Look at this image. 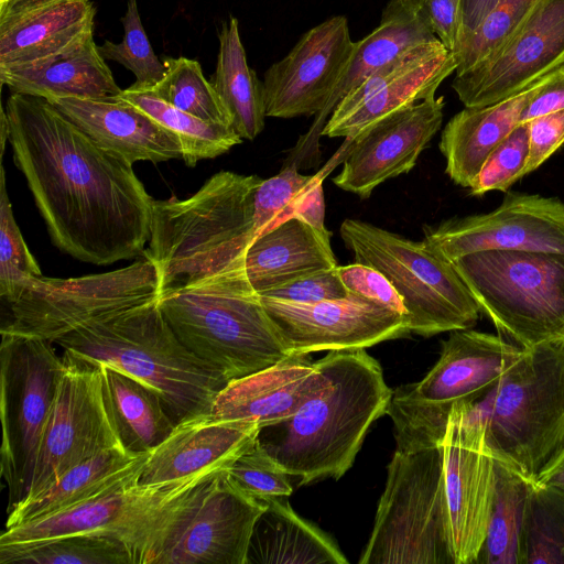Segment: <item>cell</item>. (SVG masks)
<instances>
[{
	"mask_svg": "<svg viewBox=\"0 0 564 564\" xmlns=\"http://www.w3.org/2000/svg\"><path fill=\"white\" fill-rule=\"evenodd\" d=\"M4 117L13 162L53 245L96 265L142 256L154 199L132 164L98 145L45 98L12 93Z\"/></svg>",
	"mask_w": 564,
	"mask_h": 564,
	"instance_id": "obj_1",
	"label": "cell"
},
{
	"mask_svg": "<svg viewBox=\"0 0 564 564\" xmlns=\"http://www.w3.org/2000/svg\"><path fill=\"white\" fill-rule=\"evenodd\" d=\"M327 384L290 417L261 427L257 442L299 485L339 479L370 425L387 414L392 391L365 348L329 350L317 360Z\"/></svg>",
	"mask_w": 564,
	"mask_h": 564,
	"instance_id": "obj_2",
	"label": "cell"
},
{
	"mask_svg": "<svg viewBox=\"0 0 564 564\" xmlns=\"http://www.w3.org/2000/svg\"><path fill=\"white\" fill-rule=\"evenodd\" d=\"M54 343L155 390L175 424L210 413L228 383L181 343L159 297L91 321Z\"/></svg>",
	"mask_w": 564,
	"mask_h": 564,
	"instance_id": "obj_3",
	"label": "cell"
},
{
	"mask_svg": "<svg viewBox=\"0 0 564 564\" xmlns=\"http://www.w3.org/2000/svg\"><path fill=\"white\" fill-rule=\"evenodd\" d=\"M243 259L215 274L166 288L159 296L181 343L228 382L292 355L249 282Z\"/></svg>",
	"mask_w": 564,
	"mask_h": 564,
	"instance_id": "obj_4",
	"label": "cell"
},
{
	"mask_svg": "<svg viewBox=\"0 0 564 564\" xmlns=\"http://www.w3.org/2000/svg\"><path fill=\"white\" fill-rule=\"evenodd\" d=\"M263 178L220 171L192 196L153 200L149 248L162 291L215 274L257 237L254 194Z\"/></svg>",
	"mask_w": 564,
	"mask_h": 564,
	"instance_id": "obj_5",
	"label": "cell"
},
{
	"mask_svg": "<svg viewBox=\"0 0 564 564\" xmlns=\"http://www.w3.org/2000/svg\"><path fill=\"white\" fill-rule=\"evenodd\" d=\"M469 408L495 458L533 480L564 446V338L522 349Z\"/></svg>",
	"mask_w": 564,
	"mask_h": 564,
	"instance_id": "obj_6",
	"label": "cell"
},
{
	"mask_svg": "<svg viewBox=\"0 0 564 564\" xmlns=\"http://www.w3.org/2000/svg\"><path fill=\"white\" fill-rule=\"evenodd\" d=\"M452 263L507 341L527 349L564 338V253L486 250Z\"/></svg>",
	"mask_w": 564,
	"mask_h": 564,
	"instance_id": "obj_7",
	"label": "cell"
},
{
	"mask_svg": "<svg viewBox=\"0 0 564 564\" xmlns=\"http://www.w3.org/2000/svg\"><path fill=\"white\" fill-rule=\"evenodd\" d=\"M521 351L500 335L471 328L449 332L431 370L420 381L392 391L387 414L395 449L441 446L453 408L481 399Z\"/></svg>",
	"mask_w": 564,
	"mask_h": 564,
	"instance_id": "obj_8",
	"label": "cell"
},
{
	"mask_svg": "<svg viewBox=\"0 0 564 564\" xmlns=\"http://www.w3.org/2000/svg\"><path fill=\"white\" fill-rule=\"evenodd\" d=\"M220 471H206L169 484L139 481L4 528L0 535V564H10L35 546L75 534L118 538L128 546L134 564H152L159 542L177 509L195 487Z\"/></svg>",
	"mask_w": 564,
	"mask_h": 564,
	"instance_id": "obj_9",
	"label": "cell"
},
{
	"mask_svg": "<svg viewBox=\"0 0 564 564\" xmlns=\"http://www.w3.org/2000/svg\"><path fill=\"white\" fill-rule=\"evenodd\" d=\"M340 237L356 262L379 270L406 308L410 333L431 337L474 327L480 310L453 263L424 242L370 223L347 218Z\"/></svg>",
	"mask_w": 564,
	"mask_h": 564,
	"instance_id": "obj_10",
	"label": "cell"
},
{
	"mask_svg": "<svg viewBox=\"0 0 564 564\" xmlns=\"http://www.w3.org/2000/svg\"><path fill=\"white\" fill-rule=\"evenodd\" d=\"M359 564H454L442 446L394 451Z\"/></svg>",
	"mask_w": 564,
	"mask_h": 564,
	"instance_id": "obj_11",
	"label": "cell"
},
{
	"mask_svg": "<svg viewBox=\"0 0 564 564\" xmlns=\"http://www.w3.org/2000/svg\"><path fill=\"white\" fill-rule=\"evenodd\" d=\"M160 274L142 256L132 264L79 278L32 276L9 303L11 321L1 332L54 343L105 315L159 297Z\"/></svg>",
	"mask_w": 564,
	"mask_h": 564,
	"instance_id": "obj_12",
	"label": "cell"
},
{
	"mask_svg": "<svg viewBox=\"0 0 564 564\" xmlns=\"http://www.w3.org/2000/svg\"><path fill=\"white\" fill-rule=\"evenodd\" d=\"M52 341L1 332V476L8 510L29 490L64 368Z\"/></svg>",
	"mask_w": 564,
	"mask_h": 564,
	"instance_id": "obj_13",
	"label": "cell"
},
{
	"mask_svg": "<svg viewBox=\"0 0 564 564\" xmlns=\"http://www.w3.org/2000/svg\"><path fill=\"white\" fill-rule=\"evenodd\" d=\"M63 361L56 397L23 500L34 497L79 463L108 449L124 448L105 398L102 365L67 351Z\"/></svg>",
	"mask_w": 564,
	"mask_h": 564,
	"instance_id": "obj_14",
	"label": "cell"
},
{
	"mask_svg": "<svg viewBox=\"0 0 564 564\" xmlns=\"http://www.w3.org/2000/svg\"><path fill=\"white\" fill-rule=\"evenodd\" d=\"M264 509V501L240 490L223 470L187 496L152 564H247L251 533Z\"/></svg>",
	"mask_w": 564,
	"mask_h": 564,
	"instance_id": "obj_15",
	"label": "cell"
},
{
	"mask_svg": "<svg viewBox=\"0 0 564 564\" xmlns=\"http://www.w3.org/2000/svg\"><path fill=\"white\" fill-rule=\"evenodd\" d=\"M470 403L453 408L441 444L454 564H475L485 540L495 491V456Z\"/></svg>",
	"mask_w": 564,
	"mask_h": 564,
	"instance_id": "obj_16",
	"label": "cell"
},
{
	"mask_svg": "<svg viewBox=\"0 0 564 564\" xmlns=\"http://www.w3.org/2000/svg\"><path fill=\"white\" fill-rule=\"evenodd\" d=\"M423 232L426 246L449 262L486 250L564 253V203L536 194L508 193L494 212L452 217L424 226Z\"/></svg>",
	"mask_w": 564,
	"mask_h": 564,
	"instance_id": "obj_17",
	"label": "cell"
},
{
	"mask_svg": "<svg viewBox=\"0 0 564 564\" xmlns=\"http://www.w3.org/2000/svg\"><path fill=\"white\" fill-rule=\"evenodd\" d=\"M564 65V0H536L509 40L452 87L465 107L507 99Z\"/></svg>",
	"mask_w": 564,
	"mask_h": 564,
	"instance_id": "obj_18",
	"label": "cell"
},
{
	"mask_svg": "<svg viewBox=\"0 0 564 564\" xmlns=\"http://www.w3.org/2000/svg\"><path fill=\"white\" fill-rule=\"evenodd\" d=\"M261 300L292 355L367 348L410 333L406 315L354 293L311 304Z\"/></svg>",
	"mask_w": 564,
	"mask_h": 564,
	"instance_id": "obj_19",
	"label": "cell"
},
{
	"mask_svg": "<svg viewBox=\"0 0 564 564\" xmlns=\"http://www.w3.org/2000/svg\"><path fill=\"white\" fill-rule=\"evenodd\" d=\"M355 43L344 15L330 17L306 31L264 73L267 117L291 119L318 115L344 74Z\"/></svg>",
	"mask_w": 564,
	"mask_h": 564,
	"instance_id": "obj_20",
	"label": "cell"
},
{
	"mask_svg": "<svg viewBox=\"0 0 564 564\" xmlns=\"http://www.w3.org/2000/svg\"><path fill=\"white\" fill-rule=\"evenodd\" d=\"M457 63L441 41L424 45L377 70L335 107L322 135L349 142L380 119L435 96Z\"/></svg>",
	"mask_w": 564,
	"mask_h": 564,
	"instance_id": "obj_21",
	"label": "cell"
},
{
	"mask_svg": "<svg viewBox=\"0 0 564 564\" xmlns=\"http://www.w3.org/2000/svg\"><path fill=\"white\" fill-rule=\"evenodd\" d=\"M444 97H430L375 122L354 140L333 183L368 198L381 183L409 173L443 122Z\"/></svg>",
	"mask_w": 564,
	"mask_h": 564,
	"instance_id": "obj_22",
	"label": "cell"
},
{
	"mask_svg": "<svg viewBox=\"0 0 564 564\" xmlns=\"http://www.w3.org/2000/svg\"><path fill=\"white\" fill-rule=\"evenodd\" d=\"M259 430L254 423L219 420L210 413L183 420L150 452L140 482L169 484L228 469L256 441Z\"/></svg>",
	"mask_w": 564,
	"mask_h": 564,
	"instance_id": "obj_23",
	"label": "cell"
},
{
	"mask_svg": "<svg viewBox=\"0 0 564 564\" xmlns=\"http://www.w3.org/2000/svg\"><path fill=\"white\" fill-rule=\"evenodd\" d=\"M328 378L308 355H291L257 372L232 380L216 395L210 414L260 429L293 415Z\"/></svg>",
	"mask_w": 564,
	"mask_h": 564,
	"instance_id": "obj_24",
	"label": "cell"
},
{
	"mask_svg": "<svg viewBox=\"0 0 564 564\" xmlns=\"http://www.w3.org/2000/svg\"><path fill=\"white\" fill-rule=\"evenodd\" d=\"M91 0H0V65L33 62L94 33Z\"/></svg>",
	"mask_w": 564,
	"mask_h": 564,
	"instance_id": "obj_25",
	"label": "cell"
},
{
	"mask_svg": "<svg viewBox=\"0 0 564 564\" xmlns=\"http://www.w3.org/2000/svg\"><path fill=\"white\" fill-rule=\"evenodd\" d=\"M50 102L98 145L130 164L183 158L177 137L119 96L110 99L66 97Z\"/></svg>",
	"mask_w": 564,
	"mask_h": 564,
	"instance_id": "obj_26",
	"label": "cell"
},
{
	"mask_svg": "<svg viewBox=\"0 0 564 564\" xmlns=\"http://www.w3.org/2000/svg\"><path fill=\"white\" fill-rule=\"evenodd\" d=\"M1 85L12 93L55 98L110 99L122 89L89 34L46 57L0 65Z\"/></svg>",
	"mask_w": 564,
	"mask_h": 564,
	"instance_id": "obj_27",
	"label": "cell"
},
{
	"mask_svg": "<svg viewBox=\"0 0 564 564\" xmlns=\"http://www.w3.org/2000/svg\"><path fill=\"white\" fill-rule=\"evenodd\" d=\"M438 41L422 0H390L379 25L355 43L354 53L324 109L316 115L305 141L313 142L337 104L377 70Z\"/></svg>",
	"mask_w": 564,
	"mask_h": 564,
	"instance_id": "obj_28",
	"label": "cell"
},
{
	"mask_svg": "<svg viewBox=\"0 0 564 564\" xmlns=\"http://www.w3.org/2000/svg\"><path fill=\"white\" fill-rule=\"evenodd\" d=\"M332 232L293 217L253 239L245 252V269L260 294L304 275L338 267Z\"/></svg>",
	"mask_w": 564,
	"mask_h": 564,
	"instance_id": "obj_29",
	"label": "cell"
},
{
	"mask_svg": "<svg viewBox=\"0 0 564 564\" xmlns=\"http://www.w3.org/2000/svg\"><path fill=\"white\" fill-rule=\"evenodd\" d=\"M540 79L522 91L482 107H465L442 131L440 150L445 173L457 185L470 188L492 150L520 123V116Z\"/></svg>",
	"mask_w": 564,
	"mask_h": 564,
	"instance_id": "obj_30",
	"label": "cell"
},
{
	"mask_svg": "<svg viewBox=\"0 0 564 564\" xmlns=\"http://www.w3.org/2000/svg\"><path fill=\"white\" fill-rule=\"evenodd\" d=\"M149 454H133L124 448H112L79 463L34 497L10 508L6 528L32 521L107 491L139 482Z\"/></svg>",
	"mask_w": 564,
	"mask_h": 564,
	"instance_id": "obj_31",
	"label": "cell"
},
{
	"mask_svg": "<svg viewBox=\"0 0 564 564\" xmlns=\"http://www.w3.org/2000/svg\"><path fill=\"white\" fill-rule=\"evenodd\" d=\"M282 497L263 499L247 553V564H347L324 532L302 519Z\"/></svg>",
	"mask_w": 564,
	"mask_h": 564,
	"instance_id": "obj_32",
	"label": "cell"
},
{
	"mask_svg": "<svg viewBox=\"0 0 564 564\" xmlns=\"http://www.w3.org/2000/svg\"><path fill=\"white\" fill-rule=\"evenodd\" d=\"M104 368V393L122 446L144 454L160 445L175 427L159 393L111 367Z\"/></svg>",
	"mask_w": 564,
	"mask_h": 564,
	"instance_id": "obj_33",
	"label": "cell"
},
{
	"mask_svg": "<svg viewBox=\"0 0 564 564\" xmlns=\"http://www.w3.org/2000/svg\"><path fill=\"white\" fill-rule=\"evenodd\" d=\"M213 85L227 108L232 128L243 140H254L264 128L263 83L247 63L238 20L223 23Z\"/></svg>",
	"mask_w": 564,
	"mask_h": 564,
	"instance_id": "obj_34",
	"label": "cell"
},
{
	"mask_svg": "<svg viewBox=\"0 0 564 564\" xmlns=\"http://www.w3.org/2000/svg\"><path fill=\"white\" fill-rule=\"evenodd\" d=\"M119 97L177 137L183 150L182 160L188 166L219 156L242 142L231 127L207 122L187 113L159 98L150 88L133 84L122 89Z\"/></svg>",
	"mask_w": 564,
	"mask_h": 564,
	"instance_id": "obj_35",
	"label": "cell"
},
{
	"mask_svg": "<svg viewBox=\"0 0 564 564\" xmlns=\"http://www.w3.org/2000/svg\"><path fill=\"white\" fill-rule=\"evenodd\" d=\"M531 480L495 458V491L475 564H520L522 525Z\"/></svg>",
	"mask_w": 564,
	"mask_h": 564,
	"instance_id": "obj_36",
	"label": "cell"
},
{
	"mask_svg": "<svg viewBox=\"0 0 564 564\" xmlns=\"http://www.w3.org/2000/svg\"><path fill=\"white\" fill-rule=\"evenodd\" d=\"M564 564V494L531 480L520 564Z\"/></svg>",
	"mask_w": 564,
	"mask_h": 564,
	"instance_id": "obj_37",
	"label": "cell"
},
{
	"mask_svg": "<svg viewBox=\"0 0 564 564\" xmlns=\"http://www.w3.org/2000/svg\"><path fill=\"white\" fill-rule=\"evenodd\" d=\"M164 77L150 88L165 102L204 121L232 128L231 117L196 59L165 57ZM234 129V128H232Z\"/></svg>",
	"mask_w": 564,
	"mask_h": 564,
	"instance_id": "obj_38",
	"label": "cell"
},
{
	"mask_svg": "<svg viewBox=\"0 0 564 564\" xmlns=\"http://www.w3.org/2000/svg\"><path fill=\"white\" fill-rule=\"evenodd\" d=\"M10 564H134L128 546L106 534H75L35 546Z\"/></svg>",
	"mask_w": 564,
	"mask_h": 564,
	"instance_id": "obj_39",
	"label": "cell"
},
{
	"mask_svg": "<svg viewBox=\"0 0 564 564\" xmlns=\"http://www.w3.org/2000/svg\"><path fill=\"white\" fill-rule=\"evenodd\" d=\"M536 0H498L481 23L453 53L455 75L490 58L514 33Z\"/></svg>",
	"mask_w": 564,
	"mask_h": 564,
	"instance_id": "obj_40",
	"label": "cell"
},
{
	"mask_svg": "<svg viewBox=\"0 0 564 564\" xmlns=\"http://www.w3.org/2000/svg\"><path fill=\"white\" fill-rule=\"evenodd\" d=\"M323 177L304 175L296 164L285 166L276 175L262 180L254 194V230L257 237L295 217L310 189Z\"/></svg>",
	"mask_w": 564,
	"mask_h": 564,
	"instance_id": "obj_41",
	"label": "cell"
},
{
	"mask_svg": "<svg viewBox=\"0 0 564 564\" xmlns=\"http://www.w3.org/2000/svg\"><path fill=\"white\" fill-rule=\"evenodd\" d=\"M123 39L115 44L106 40L98 46L106 61H115L131 70L140 87H153L165 75L163 61L155 55L138 11L137 0H128L127 11L121 18Z\"/></svg>",
	"mask_w": 564,
	"mask_h": 564,
	"instance_id": "obj_42",
	"label": "cell"
},
{
	"mask_svg": "<svg viewBox=\"0 0 564 564\" xmlns=\"http://www.w3.org/2000/svg\"><path fill=\"white\" fill-rule=\"evenodd\" d=\"M41 269L30 252L14 219L6 184V171L0 176V296L10 303L22 283L41 276Z\"/></svg>",
	"mask_w": 564,
	"mask_h": 564,
	"instance_id": "obj_43",
	"label": "cell"
},
{
	"mask_svg": "<svg viewBox=\"0 0 564 564\" xmlns=\"http://www.w3.org/2000/svg\"><path fill=\"white\" fill-rule=\"evenodd\" d=\"M530 151L529 122L519 123L488 155L473 186L474 196L506 192L524 176Z\"/></svg>",
	"mask_w": 564,
	"mask_h": 564,
	"instance_id": "obj_44",
	"label": "cell"
},
{
	"mask_svg": "<svg viewBox=\"0 0 564 564\" xmlns=\"http://www.w3.org/2000/svg\"><path fill=\"white\" fill-rule=\"evenodd\" d=\"M230 480L259 500L288 497L293 488L290 476L256 441L228 467Z\"/></svg>",
	"mask_w": 564,
	"mask_h": 564,
	"instance_id": "obj_45",
	"label": "cell"
},
{
	"mask_svg": "<svg viewBox=\"0 0 564 564\" xmlns=\"http://www.w3.org/2000/svg\"><path fill=\"white\" fill-rule=\"evenodd\" d=\"M349 295L338 273V267L317 271L260 293L270 297L297 304H311Z\"/></svg>",
	"mask_w": 564,
	"mask_h": 564,
	"instance_id": "obj_46",
	"label": "cell"
},
{
	"mask_svg": "<svg viewBox=\"0 0 564 564\" xmlns=\"http://www.w3.org/2000/svg\"><path fill=\"white\" fill-rule=\"evenodd\" d=\"M338 273L349 293L360 295L406 315L402 297L379 270L355 262L348 265H338Z\"/></svg>",
	"mask_w": 564,
	"mask_h": 564,
	"instance_id": "obj_47",
	"label": "cell"
},
{
	"mask_svg": "<svg viewBox=\"0 0 564 564\" xmlns=\"http://www.w3.org/2000/svg\"><path fill=\"white\" fill-rule=\"evenodd\" d=\"M528 122L530 151L524 175L535 171L564 145V109L536 117Z\"/></svg>",
	"mask_w": 564,
	"mask_h": 564,
	"instance_id": "obj_48",
	"label": "cell"
},
{
	"mask_svg": "<svg viewBox=\"0 0 564 564\" xmlns=\"http://www.w3.org/2000/svg\"><path fill=\"white\" fill-rule=\"evenodd\" d=\"M431 28L441 43L453 52L463 34V0H422Z\"/></svg>",
	"mask_w": 564,
	"mask_h": 564,
	"instance_id": "obj_49",
	"label": "cell"
},
{
	"mask_svg": "<svg viewBox=\"0 0 564 564\" xmlns=\"http://www.w3.org/2000/svg\"><path fill=\"white\" fill-rule=\"evenodd\" d=\"M564 109V65L542 77L520 116V123Z\"/></svg>",
	"mask_w": 564,
	"mask_h": 564,
	"instance_id": "obj_50",
	"label": "cell"
},
{
	"mask_svg": "<svg viewBox=\"0 0 564 564\" xmlns=\"http://www.w3.org/2000/svg\"><path fill=\"white\" fill-rule=\"evenodd\" d=\"M295 217L301 218L317 229H326L323 181H318L310 189L301 203Z\"/></svg>",
	"mask_w": 564,
	"mask_h": 564,
	"instance_id": "obj_51",
	"label": "cell"
},
{
	"mask_svg": "<svg viewBox=\"0 0 564 564\" xmlns=\"http://www.w3.org/2000/svg\"><path fill=\"white\" fill-rule=\"evenodd\" d=\"M497 1L498 0H463L464 29L459 43L475 31Z\"/></svg>",
	"mask_w": 564,
	"mask_h": 564,
	"instance_id": "obj_52",
	"label": "cell"
},
{
	"mask_svg": "<svg viewBox=\"0 0 564 564\" xmlns=\"http://www.w3.org/2000/svg\"><path fill=\"white\" fill-rule=\"evenodd\" d=\"M533 480L564 494V446L547 462Z\"/></svg>",
	"mask_w": 564,
	"mask_h": 564,
	"instance_id": "obj_53",
	"label": "cell"
}]
</instances>
